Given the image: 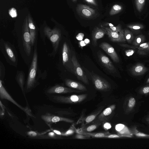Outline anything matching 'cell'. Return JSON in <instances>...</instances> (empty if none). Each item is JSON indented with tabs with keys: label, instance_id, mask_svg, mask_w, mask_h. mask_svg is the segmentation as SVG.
<instances>
[{
	"label": "cell",
	"instance_id": "cell-48",
	"mask_svg": "<svg viewBox=\"0 0 149 149\" xmlns=\"http://www.w3.org/2000/svg\"><path fill=\"white\" fill-rule=\"evenodd\" d=\"M148 50H149V47Z\"/></svg>",
	"mask_w": 149,
	"mask_h": 149
},
{
	"label": "cell",
	"instance_id": "cell-46",
	"mask_svg": "<svg viewBox=\"0 0 149 149\" xmlns=\"http://www.w3.org/2000/svg\"><path fill=\"white\" fill-rule=\"evenodd\" d=\"M147 120L148 122V123H149V117L147 118Z\"/></svg>",
	"mask_w": 149,
	"mask_h": 149
},
{
	"label": "cell",
	"instance_id": "cell-33",
	"mask_svg": "<svg viewBox=\"0 0 149 149\" xmlns=\"http://www.w3.org/2000/svg\"><path fill=\"white\" fill-rule=\"evenodd\" d=\"M134 52V50L133 49H129L125 51V53L126 56H129L132 55Z\"/></svg>",
	"mask_w": 149,
	"mask_h": 149
},
{
	"label": "cell",
	"instance_id": "cell-37",
	"mask_svg": "<svg viewBox=\"0 0 149 149\" xmlns=\"http://www.w3.org/2000/svg\"><path fill=\"white\" fill-rule=\"evenodd\" d=\"M103 127L105 130H108L111 128V125L110 123L106 122L104 124Z\"/></svg>",
	"mask_w": 149,
	"mask_h": 149
},
{
	"label": "cell",
	"instance_id": "cell-24",
	"mask_svg": "<svg viewBox=\"0 0 149 149\" xmlns=\"http://www.w3.org/2000/svg\"><path fill=\"white\" fill-rule=\"evenodd\" d=\"M145 0H135L136 8L140 12L142 10L145 4Z\"/></svg>",
	"mask_w": 149,
	"mask_h": 149
},
{
	"label": "cell",
	"instance_id": "cell-36",
	"mask_svg": "<svg viewBox=\"0 0 149 149\" xmlns=\"http://www.w3.org/2000/svg\"><path fill=\"white\" fill-rule=\"evenodd\" d=\"M84 36V33H79L76 36V38L79 40H82Z\"/></svg>",
	"mask_w": 149,
	"mask_h": 149
},
{
	"label": "cell",
	"instance_id": "cell-45",
	"mask_svg": "<svg viewBox=\"0 0 149 149\" xmlns=\"http://www.w3.org/2000/svg\"><path fill=\"white\" fill-rule=\"evenodd\" d=\"M146 83H149V78L147 79V81L146 82Z\"/></svg>",
	"mask_w": 149,
	"mask_h": 149
},
{
	"label": "cell",
	"instance_id": "cell-30",
	"mask_svg": "<svg viewBox=\"0 0 149 149\" xmlns=\"http://www.w3.org/2000/svg\"><path fill=\"white\" fill-rule=\"evenodd\" d=\"M136 103L135 99L134 97L130 98L129 100L128 104V107L130 109L133 108Z\"/></svg>",
	"mask_w": 149,
	"mask_h": 149
},
{
	"label": "cell",
	"instance_id": "cell-44",
	"mask_svg": "<svg viewBox=\"0 0 149 149\" xmlns=\"http://www.w3.org/2000/svg\"><path fill=\"white\" fill-rule=\"evenodd\" d=\"M54 133H53V132H50L49 134L50 135V136H53L54 135Z\"/></svg>",
	"mask_w": 149,
	"mask_h": 149
},
{
	"label": "cell",
	"instance_id": "cell-6",
	"mask_svg": "<svg viewBox=\"0 0 149 149\" xmlns=\"http://www.w3.org/2000/svg\"><path fill=\"white\" fill-rule=\"evenodd\" d=\"M99 47L104 50L111 58L113 61L118 63L120 61L119 57L113 47L110 44L106 42H103Z\"/></svg>",
	"mask_w": 149,
	"mask_h": 149
},
{
	"label": "cell",
	"instance_id": "cell-25",
	"mask_svg": "<svg viewBox=\"0 0 149 149\" xmlns=\"http://www.w3.org/2000/svg\"><path fill=\"white\" fill-rule=\"evenodd\" d=\"M2 81L0 80V93L2 95V96L4 97L5 96V97L8 98L9 100H11V101L15 102L11 98L10 96L8 95L5 89L3 86L2 84Z\"/></svg>",
	"mask_w": 149,
	"mask_h": 149
},
{
	"label": "cell",
	"instance_id": "cell-39",
	"mask_svg": "<svg viewBox=\"0 0 149 149\" xmlns=\"http://www.w3.org/2000/svg\"><path fill=\"white\" fill-rule=\"evenodd\" d=\"M87 3L94 6H97V4L95 0H85Z\"/></svg>",
	"mask_w": 149,
	"mask_h": 149
},
{
	"label": "cell",
	"instance_id": "cell-42",
	"mask_svg": "<svg viewBox=\"0 0 149 149\" xmlns=\"http://www.w3.org/2000/svg\"><path fill=\"white\" fill-rule=\"evenodd\" d=\"M84 41L86 45L89 43L90 42V40L88 39L87 38H86L85 39Z\"/></svg>",
	"mask_w": 149,
	"mask_h": 149
},
{
	"label": "cell",
	"instance_id": "cell-12",
	"mask_svg": "<svg viewBox=\"0 0 149 149\" xmlns=\"http://www.w3.org/2000/svg\"><path fill=\"white\" fill-rule=\"evenodd\" d=\"M98 56L101 63L109 71L112 72H116V68L107 57L101 53L98 55Z\"/></svg>",
	"mask_w": 149,
	"mask_h": 149
},
{
	"label": "cell",
	"instance_id": "cell-2",
	"mask_svg": "<svg viewBox=\"0 0 149 149\" xmlns=\"http://www.w3.org/2000/svg\"><path fill=\"white\" fill-rule=\"evenodd\" d=\"M28 19L26 18L24 21L23 29V45L25 51L27 54H29L31 52V38L30 33Z\"/></svg>",
	"mask_w": 149,
	"mask_h": 149
},
{
	"label": "cell",
	"instance_id": "cell-32",
	"mask_svg": "<svg viewBox=\"0 0 149 149\" xmlns=\"http://www.w3.org/2000/svg\"><path fill=\"white\" fill-rule=\"evenodd\" d=\"M9 13L10 16L13 17H16L17 16L16 11L15 9L12 8L9 12Z\"/></svg>",
	"mask_w": 149,
	"mask_h": 149
},
{
	"label": "cell",
	"instance_id": "cell-28",
	"mask_svg": "<svg viewBox=\"0 0 149 149\" xmlns=\"http://www.w3.org/2000/svg\"><path fill=\"white\" fill-rule=\"evenodd\" d=\"M76 129L74 125L73 124L71 126L69 129L64 133L63 135L65 136L71 135L75 132H76Z\"/></svg>",
	"mask_w": 149,
	"mask_h": 149
},
{
	"label": "cell",
	"instance_id": "cell-14",
	"mask_svg": "<svg viewBox=\"0 0 149 149\" xmlns=\"http://www.w3.org/2000/svg\"><path fill=\"white\" fill-rule=\"evenodd\" d=\"M28 21L29 31L31 38V43L32 45H33L36 39V29L31 16L29 14L28 15Z\"/></svg>",
	"mask_w": 149,
	"mask_h": 149
},
{
	"label": "cell",
	"instance_id": "cell-5",
	"mask_svg": "<svg viewBox=\"0 0 149 149\" xmlns=\"http://www.w3.org/2000/svg\"><path fill=\"white\" fill-rule=\"evenodd\" d=\"M104 106L100 107L97 110L87 116H81L77 121V124H81V126H85L91 123L97 118L98 115L101 112L104 108Z\"/></svg>",
	"mask_w": 149,
	"mask_h": 149
},
{
	"label": "cell",
	"instance_id": "cell-40",
	"mask_svg": "<svg viewBox=\"0 0 149 149\" xmlns=\"http://www.w3.org/2000/svg\"><path fill=\"white\" fill-rule=\"evenodd\" d=\"M79 45L81 47H82L87 45L85 43L84 41L83 40H81V41L79 42Z\"/></svg>",
	"mask_w": 149,
	"mask_h": 149
},
{
	"label": "cell",
	"instance_id": "cell-22",
	"mask_svg": "<svg viewBox=\"0 0 149 149\" xmlns=\"http://www.w3.org/2000/svg\"><path fill=\"white\" fill-rule=\"evenodd\" d=\"M123 9V7L119 4H115L111 8L109 13L111 16L116 14L120 12Z\"/></svg>",
	"mask_w": 149,
	"mask_h": 149
},
{
	"label": "cell",
	"instance_id": "cell-26",
	"mask_svg": "<svg viewBox=\"0 0 149 149\" xmlns=\"http://www.w3.org/2000/svg\"><path fill=\"white\" fill-rule=\"evenodd\" d=\"M104 29H108L112 31L115 32H120L122 29L121 25L120 24H118L116 26L110 27H101Z\"/></svg>",
	"mask_w": 149,
	"mask_h": 149
},
{
	"label": "cell",
	"instance_id": "cell-1",
	"mask_svg": "<svg viewBox=\"0 0 149 149\" xmlns=\"http://www.w3.org/2000/svg\"><path fill=\"white\" fill-rule=\"evenodd\" d=\"M37 51L35 47L32 61L27 78L28 87H31L35 82L37 68Z\"/></svg>",
	"mask_w": 149,
	"mask_h": 149
},
{
	"label": "cell",
	"instance_id": "cell-27",
	"mask_svg": "<svg viewBox=\"0 0 149 149\" xmlns=\"http://www.w3.org/2000/svg\"><path fill=\"white\" fill-rule=\"evenodd\" d=\"M127 26L131 29L135 30L141 29L144 28V26L143 25L139 24H130Z\"/></svg>",
	"mask_w": 149,
	"mask_h": 149
},
{
	"label": "cell",
	"instance_id": "cell-29",
	"mask_svg": "<svg viewBox=\"0 0 149 149\" xmlns=\"http://www.w3.org/2000/svg\"><path fill=\"white\" fill-rule=\"evenodd\" d=\"M149 47V42L143 43L138 46H135V48L140 50H148Z\"/></svg>",
	"mask_w": 149,
	"mask_h": 149
},
{
	"label": "cell",
	"instance_id": "cell-49",
	"mask_svg": "<svg viewBox=\"0 0 149 149\" xmlns=\"http://www.w3.org/2000/svg\"><path fill=\"white\" fill-rule=\"evenodd\" d=\"M148 35H149V33H148Z\"/></svg>",
	"mask_w": 149,
	"mask_h": 149
},
{
	"label": "cell",
	"instance_id": "cell-19",
	"mask_svg": "<svg viewBox=\"0 0 149 149\" xmlns=\"http://www.w3.org/2000/svg\"><path fill=\"white\" fill-rule=\"evenodd\" d=\"M69 48L66 42H65L63 46L62 50L63 63V65L65 64L69 60Z\"/></svg>",
	"mask_w": 149,
	"mask_h": 149
},
{
	"label": "cell",
	"instance_id": "cell-17",
	"mask_svg": "<svg viewBox=\"0 0 149 149\" xmlns=\"http://www.w3.org/2000/svg\"><path fill=\"white\" fill-rule=\"evenodd\" d=\"M76 133L95 138H104L106 135L110 134L109 132L99 133H91L85 132L79 130L78 129H76Z\"/></svg>",
	"mask_w": 149,
	"mask_h": 149
},
{
	"label": "cell",
	"instance_id": "cell-47",
	"mask_svg": "<svg viewBox=\"0 0 149 149\" xmlns=\"http://www.w3.org/2000/svg\"><path fill=\"white\" fill-rule=\"evenodd\" d=\"M72 1L73 2H76L77 0H72Z\"/></svg>",
	"mask_w": 149,
	"mask_h": 149
},
{
	"label": "cell",
	"instance_id": "cell-20",
	"mask_svg": "<svg viewBox=\"0 0 149 149\" xmlns=\"http://www.w3.org/2000/svg\"><path fill=\"white\" fill-rule=\"evenodd\" d=\"M4 45L6 52L8 56L11 61L13 62H15L16 58L12 49L7 43H5Z\"/></svg>",
	"mask_w": 149,
	"mask_h": 149
},
{
	"label": "cell",
	"instance_id": "cell-23",
	"mask_svg": "<svg viewBox=\"0 0 149 149\" xmlns=\"http://www.w3.org/2000/svg\"><path fill=\"white\" fill-rule=\"evenodd\" d=\"M124 36L126 40L128 43H131L134 38L133 34L130 30L127 29L124 30Z\"/></svg>",
	"mask_w": 149,
	"mask_h": 149
},
{
	"label": "cell",
	"instance_id": "cell-15",
	"mask_svg": "<svg viewBox=\"0 0 149 149\" xmlns=\"http://www.w3.org/2000/svg\"><path fill=\"white\" fill-rule=\"evenodd\" d=\"M148 69L142 64H138L132 69V74L134 75H140L146 72Z\"/></svg>",
	"mask_w": 149,
	"mask_h": 149
},
{
	"label": "cell",
	"instance_id": "cell-3",
	"mask_svg": "<svg viewBox=\"0 0 149 149\" xmlns=\"http://www.w3.org/2000/svg\"><path fill=\"white\" fill-rule=\"evenodd\" d=\"M71 61L74 68V73L77 78L86 84L89 82L86 75L81 67L74 54L72 56Z\"/></svg>",
	"mask_w": 149,
	"mask_h": 149
},
{
	"label": "cell",
	"instance_id": "cell-21",
	"mask_svg": "<svg viewBox=\"0 0 149 149\" xmlns=\"http://www.w3.org/2000/svg\"><path fill=\"white\" fill-rule=\"evenodd\" d=\"M145 38L144 36L141 34L136 36L132 44L134 46H138L143 43L145 41Z\"/></svg>",
	"mask_w": 149,
	"mask_h": 149
},
{
	"label": "cell",
	"instance_id": "cell-18",
	"mask_svg": "<svg viewBox=\"0 0 149 149\" xmlns=\"http://www.w3.org/2000/svg\"><path fill=\"white\" fill-rule=\"evenodd\" d=\"M115 129L118 134L132 136V134L128 128L125 125L119 124L115 126Z\"/></svg>",
	"mask_w": 149,
	"mask_h": 149
},
{
	"label": "cell",
	"instance_id": "cell-8",
	"mask_svg": "<svg viewBox=\"0 0 149 149\" xmlns=\"http://www.w3.org/2000/svg\"><path fill=\"white\" fill-rule=\"evenodd\" d=\"M77 10L79 14L86 18H90L95 13V9L89 6L84 4H78Z\"/></svg>",
	"mask_w": 149,
	"mask_h": 149
},
{
	"label": "cell",
	"instance_id": "cell-10",
	"mask_svg": "<svg viewBox=\"0 0 149 149\" xmlns=\"http://www.w3.org/2000/svg\"><path fill=\"white\" fill-rule=\"evenodd\" d=\"M105 29L107 31V34L111 41L114 42H123L126 41L124 36L123 29H122L119 32H117Z\"/></svg>",
	"mask_w": 149,
	"mask_h": 149
},
{
	"label": "cell",
	"instance_id": "cell-38",
	"mask_svg": "<svg viewBox=\"0 0 149 149\" xmlns=\"http://www.w3.org/2000/svg\"><path fill=\"white\" fill-rule=\"evenodd\" d=\"M142 91L144 94H147L149 93V86L144 87L142 89Z\"/></svg>",
	"mask_w": 149,
	"mask_h": 149
},
{
	"label": "cell",
	"instance_id": "cell-13",
	"mask_svg": "<svg viewBox=\"0 0 149 149\" xmlns=\"http://www.w3.org/2000/svg\"><path fill=\"white\" fill-rule=\"evenodd\" d=\"M65 81L66 85L70 88L81 91H87L86 87L79 82L68 79H66Z\"/></svg>",
	"mask_w": 149,
	"mask_h": 149
},
{
	"label": "cell",
	"instance_id": "cell-31",
	"mask_svg": "<svg viewBox=\"0 0 149 149\" xmlns=\"http://www.w3.org/2000/svg\"><path fill=\"white\" fill-rule=\"evenodd\" d=\"M90 137L82 134L77 133L74 136V138L79 139H89Z\"/></svg>",
	"mask_w": 149,
	"mask_h": 149
},
{
	"label": "cell",
	"instance_id": "cell-34",
	"mask_svg": "<svg viewBox=\"0 0 149 149\" xmlns=\"http://www.w3.org/2000/svg\"><path fill=\"white\" fill-rule=\"evenodd\" d=\"M135 135L138 137H149V135L140 132H135Z\"/></svg>",
	"mask_w": 149,
	"mask_h": 149
},
{
	"label": "cell",
	"instance_id": "cell-43",
	"mask_svg": "<svg viewBox=\"0 0 149 149\" xmlns=\"http://www.w3.org/2000/svg\"><path fill=\"white\" fill-rule=\"evenodd\" d=\"M54 132L55 133H56V134H58L60 135L61 134V132H59V131H57L56 130H54Z\"/></svg>",
	"mask_w": 149,
	"mask_h": 149
},
{
	"label": "cell",
	"instance_id": "cell-7",
	"mask_svg": "<svg viewBox=\"0 0 149 149\" xmlns=\"http://www.w3.org/2000/svg\"><path fill=\"white\" fill-rule=\"evenodd\" d=\"M115 108V104L110 105L98 115L96 120L103 123L109 121L113 116Z\"/></svg>",
	"mask_w": 149,
	"mask_h": 149
},
{
	"label": "cell",
	"instance_id": "cell-11",
	"mask_svg": "<svg viewBox=\"0 0 149 149\" xmlns=\"http://www.w3.org/2000/svg\"><path fill=\"white\" fill-rule=\"evenodd\" d=\"M107 34V31L104 28L95 27L92 33V40L93 45L95 47L97 45V40L102 38L104 35Z\"/></svg>",
	"mask_w": 149,
	"mask_h": 149
},
{
	"label": "cell",
	"instance_id": "cell-41",
	"mask_svg": "<svg viewBox=\"0 0 149 149\" xmlns=\"http://www.w3.org/2000/svg\"><path fill=\"white\" fill-rule=\"evenodd\" d=\"M28 134L31 136H36L37 135V134L33 132H30L28 133Z\"/></svg>",
	"mask_w": 149,
	"mask_h": 149
},
{
	"label": "cell",
	"instance_id": "cell-9",
	"mask_svg": "<svg viewBox=\"0 0 149 149\" xmlns=\"http://www.w3.org/2000/svg\"><path fill=\"white\" fill-rule=\"evenodd\" d=\"M45 33L53 45H55V47L57 48L61 36L59 31L56 29L51 31H49V29H46Z\"/></svg>",
	"mask_w": 149,
	"mask_h": 149
},
{
	"label": "cell",
	"instance_id": "cell-35",
	"mask_svg": "<svg viewBox=\"0 0 149 149\" xmlns=\"http://www.w3.org/2000/svg\"><path fill=\"white\" fill-rule=\"evenodd\" d=\"M120 137L118 135L116 134H109L106 135L104 138H119Z\"/></svg>",
	"mask_w": 149,
	"mask_h": 149
},
{
	"label": "cell",
	"instance_id": "cell-4",
	"mask_svg": "<svg viewBox=\"0 0 149 149\" xmlns=\"http://www.w3.org/2000/svg\"><path fill=\"white\" fill-rule=\"evenodd\" d=\"M93 84L96 89L100 91H107L111 89L110 83L104 79L96 75L92 77Z\"/></svg>",
	"mask_w": 149,
	"mask_h": 149
},
{
	"label": "cell",
	"instance_id": "cell-16",
	"mask_svg": "<svg viewBox=\"0 0 149 149\" xmlns=\"http://www.w3.org/2000/svg\"><path fill=\"white\" fill-rule=\"evenodd\" d=\"M103 123L96 120L93 123L89 125L81 126L79 130L87 132L92 131L96 129Z\"/></svg>",
	"mask_w": 149,
	"mask_h": 149
}]
</instances>
